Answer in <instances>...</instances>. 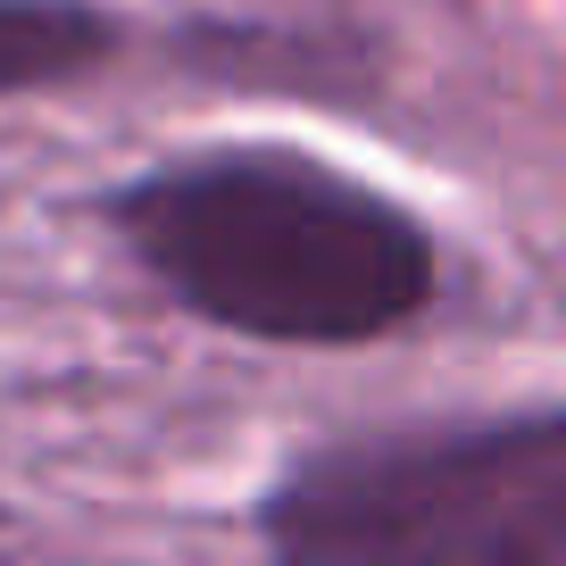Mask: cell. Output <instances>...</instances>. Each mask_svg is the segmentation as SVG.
I'll use <instances>...</instances> for the list:
<instances>
[{"label":"cell","mask_w":566,"mask_h":566,"mask_svg":"<svg viewBox=\"0 0 566 566\" xmlns=\"http://www.w3.org/2000/svg\"><path fill=\"white\" fill-rule=\"evenodd\" d=\"M101 209L167 301L242 342L358 350L417 325L442 283L424 217L292 142L184 150Z\"/></svg>","instance_id":"6da1fadb"},{"label":"cell","mask_w":566,"mask_h":566,"mask_svg":"<svg viewBox=\"0 0 566 566\" xmlns=\"http://www.w3.org/2000/svg\"><path fill=\"white\" fill-rule=\"evenodd\" d=\"M259 542L292 566H566V417L317 442L259 492Z\"/></svg>","instance_id":"7a4b0ae2"},{"label":"cell","mask_w":566,"mask_h":566,"mask_svg":"<svg viewBox=\"0 0 566 566\" xmlns=\"http://www.w3.org/2000/svg\"><path fill=\"white\" fill-rule=\"evenodd\" d=\"M125 51V18L101 0H0V101L51 92L108 67Z\"/></svg>","instance_id":"3957f363"}]
</instances>
